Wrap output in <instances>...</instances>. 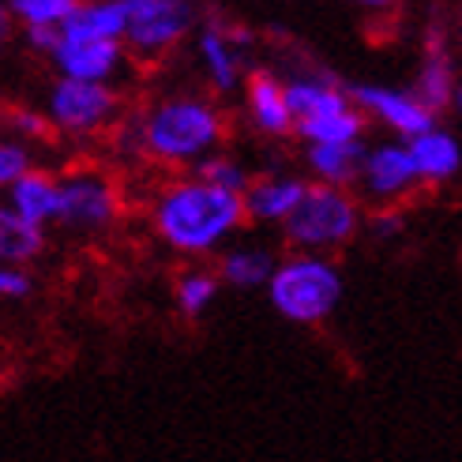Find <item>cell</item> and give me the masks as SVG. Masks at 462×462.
Listing matches in <instances>:
<instances>
[{
	"label": "cell",
	"instance_id": "1",
	"mask_svg": "<svg viewBox=\"0 0 462 462\" xmlns=\"http://www.w3.org/2000/svg\"><path fill=\"white\" fill-rule=\"evenodd\" d=\"M151 234L184 260L222 256L248 226L245 196L215 189L196 173L166 180L151 199Z\"/></svg>",
	"mask_w": 462,
	"mask_h": 462
},
{
	"label": "cell",
	"instance_id": "2",
	"mask_svg": "<svg viewBox=\"0 0 462 462\" xmlns=\"http://www.w3.org/2000/svg\"><path fill=\"white\" fill-rule=\"evenodd\" d=\"M226 135H229V121L222 106L203 95H192V90L158 98L132 125V143L143 158L189 173L203 158L222 151Z\"/></svg>",
	"mask_w": 462,
	"mask_h": 462
},
{
	"label": "cell",
	"instance_id": "3",
	"mask_svg": "<svg viewBox=\"0 0 462 462\" xmlns=\"http://www.w3.org/2000/svg\"><path fill=\"white\" fill-rule=\"evenodd\" d=\"M267 301L286 323L297 328H319L335 316V309L346 297L342 267L331 256H312V252H290L279 260L271 282H267Z\"/></svg>",
	"mask_w": 462,
	"mask_h": 462
},
{
	"label": "cell",
	"instance_id": "4",
	"mask_svg": "<svg viewBox=\"0 0 462 462\" xmlns=\"http://www.w3.org/2000/svg\"><path fill=\"white\" fill-rule=\"evenodd\" d=\"M286 98L293 109V135L309 143H365L368 117L328 72H301L286 79Z\"/></svg>",
	"mask_w": 462,
	"mask_h": 462
},
{
	"label": "cell",
	"instance_id": "5",
	"mask_svg": "<svg viewBox=\"0 0 462 462\" xmlns=\"http://www.w3.org/2000/svg\"><path fill=\"white\" fill-rule=\"evenodd\" d=\"M365 229L361 196L350 189H328V184H309L301 207L282 226V237L293 252H312V256H331L335 248H346Z\"/></svg>",
	"mask_w": 462,
	"mask_h": 462
},
{
	"label": "cell",
	"instance_id": "6",
	"mask_svg": "<svg viewBox=\"0 0 462 462\" xmlns=\"http://www.w3.org/2000/svg\"><path fill=\"white\" fill-rule=\"evenodd\" d=\"M125 12H128L125 50L128 57L143 64L166 60L189 38H196L203 23L196 0H125Z\"/></svg>",
	"mask_w": 462,
	"mask_h": 462
},
{
	"label": "cell",
	"instance_id": "7",
	"mask_svg": "<svg viewBox=\"0 0 462 462\" xmlns=\"http://www.w3.org/2000/svg\"><path fill=\"white\" fill-rule=\"evenodd\" d=\"M125 215L121 189L106 170L98 166H72L60 173V211L57 229L76 237H98L109 234Z\"/></svg>",
	"mask_w": 462,
	"mask_h": 462
},
{
	"label": "cell",
	"instance_id": "8",
	"mask_svg": "<svg viewBox=\"0 0 462 462\" xmlns=\"http://www.w3.org/2000/svg\"><path fill=\"white\" fill-rule=\"evenodd\" d=\"M125 98L113 83H83V79H53L45 95V117L50 128L68 140H90L121 121Z\"/></svg>",
	"mask_w": 462,
	"mask_h": 462
},
{
	"label": "cell",
	"instance_id": "9",
	"mask_svg": "<svg viewBox=\"0 0 462 462\" xmlns=\"http://www.w3.org/2000/svg\"><path fill=\"white\" fill-rule=\"evenodd\" d=\"M248 50H252V31L237 27L229 19H203L196 31V60L207 87L215 95H234L248 79Z\"/></svg>",
	"mask_w": 462,
	"mask_h": 462
},
{
	"label": "cell",
	"instance_id": "10",
	"mask_svg": "<svg viewBox=\"0 0 462 462\" xmlns=\"http://www.w3.org/2000/svg\"><path fill=\"white\" fill-rule=\"evenodd\" d=\"M421 184L425 180L418 173L410 143L391 135V140L368 147L361 177H357V196L373 207H399L413 192H421Z\"/></svg>",
	"mask_w": 462,
	"mask_h": 462
},
{
	"label": "cell",
	"instance_id": "11",
	"mask_svg": "<svg viewBox=\"0 0 462 462\" xmlns=\"http://www.w3.org/2000/svg\"><path fill=\"white\" fill-rule=\"evenodd\" d=\"M350 98L361 106L368 121H376L380 128L395 135V140H406V143L432 128H440V117H436L432 109H425L413 90H402V87L357 83V87H350Z\"/></svg>",
	"mask_w": 462,
	"mask_h": 462
},
{
	"label": "cell",
	"instance_id": "12",
	"mask_svg": "<svg viewBox=\"0 0 462 462\" xmlns=\"http://www.w3.org/2000/svg\"><path fill=\"white\" fill-rule=\"evenodd\" d=\"M125 42L109 38H87L60 31L57 50L50 53V64L60 79H83V83H113L125 72Z\"/></svg>",
	"mask_w": 462,
	"mask_h": 462
},
{
	"label": "cell",
	"instance_id": "13",
	"mask_svg": "<svg viewBox=\"0 0 462 462\" xmlns=\"http://www.w3.org/2000/svg\"><path fill=\"white\" fill-rule=\"evenodd\" d=\"M241 90H245V113L260 135H267V140L293 135V109L286 98V79L267 72V68H252Z\"/></svg>",
	"mask_w": 462,
	"mask_h": 462
},
{
	"label": "cell",
	"instance_id": "14",
	"mask_svg": "<svg viewBox=\"0 0 462 462\" xmlns=\"http://www.w3.org/2000/svg\"><path fill=\"white\" fill-rule=\"evenodd\" d=\"M309 184L312 180L297 177V173H279V170L252 177L248 192H245L248 222H256V226H279L282 229L290 222V215L301 207Z\"/></svg>",
	"mask_w": 462,
	"mask_h": 462
},
{
	"label": "cell",
	"instance_id": "15",
	"mask_svg": "<svg viewBox=\"0 0 462 462\" xmlns=\"http://www.w3.org/2000/svg\"><path fill=\"white\" fill-rule=\"evenodd\" d=\"M413 95L425 109H432L436 117L448 113L455 106V90H458V79H455V64H451V53L440 34H432L425 42V57H421V68L413 76Z\"/></svg>",
	"mask_w": 462,
	"mask_h": 462
},
{
	"label": "cell",
	"instance_id": "16",
	"mask_svg": "<svg viewBox=\"0 0 462 462\" xmlns=\"http://www.w3.org/2000/svg\"><path fill=\"white\" fill-rule=\"evenodd\" d=\"M5 203L15 215H23L27 222L50 229L57 226V211H60V173L50 170H27L12 189L5 192Z\"/></svg>",
	"mask_w": 462,
	"mask_h": 462
},
{
	"label": "cell",
	"instance_id": "17",
	"mask_svg": "<svg viewBox=\"0 0 462 462\" xmlns=\"http://www.w3.org/2000/svg\"><path fill=\"white\" fill-rule=\"evenodd\" d=\"M274 267H279V256L256 241H234L222 256H218V279L229 290H267Z\"/></svg>",
	"mask_w": 462,
	"mask_h": 462
},
{
	"label": "cell",
	"instance_id": "18",
	"mask_svg": "<svg viewBox=\"0 0 462 462\" xmlns=\"http://www.w3.org/2000/svg\"><path fill=\"white\" fill-rule=\"evenodd\" d=\"M365 143H309L305 166L312 184H328V189H357V177L365 166Z\"/></svg>",
	"mask_w": 462,
	"mask_h": 462
},
{
	"label": "cell",
	"instance_id": "19",
	"mask_svg": "<svg viewBox=\"0 0 462 462\" xmlns=\"http://www.w3.org/2000/svg\"><path fill=\"white\" fill-rule=\"evenodd\" d=\"M410 151H413V162H418V173L425 184H448L462 173V143L444 125L418 135V140H410Z\"/></svg>",
	"mask_w": 462,
	"mask_h": 462
},
{
	"label": "cell",
	"instance_id": "20",
	"mask_svg": "<svg viewBox=\"0 0 462 462\" xmlns=\"http://www.w3.org/2000/svg\"><path fill=\"white\" fill-rule=\"evenodd\" d=\"M50 248V234L42 226L27 222L15 215L12 207L0 199V263H15V267H31L34 260L45 256Z\"/></svg>",
	"mask_w": 462,
	"mask_h": 462
},
{
	"label": "cell",
	"instance_id": "21",
	"mask_svg": "<svg viewBox=\"0 0 462 462\" xmlns=\"http://www.w3.org/2000/svg\"><path fill=\"white\" fill-rule=\"evenodd\" d=\"M222 279L215 267H184L173 279V305L184 319H199L218 301Z\"/></svg>",
	"mask_w": 462,
	"mask_h": 462
},
{
	"label": "cell",
	"instance_id": "22",
	"mask_svg": "<svg viewBox=\"0 0 462 462\" xmlns=\"http://www.w3.org/2000/svg\"><path fill=\"white\" fill-rule=\"evenodd\" d=\"M68 34H87V38H109V42H125L128 31V12L125 0H83L72 23L64 27Z\"/></svg>",
	"mask_w": 462,
	"mask_h": 462
},
{
	"label": "cell",
	"instance_id": "23",
	"mask_svg": "<svg viewBox=\"0 0 462 462\" xmlns=\"http://www.w3.org/2000/svg\"><path fill=\"white\" fill-rule=\"evenodd\" d=\"M83 0H8V8L23 31H64Z\"/></svg>",
	"mask_w": 462,
	"mask_h": 462
},
{
	"label": "cell",
	"instance_id": "24",
	"mask_svg": "<svg viewBox=\"0 0 462 462\" xmlns=\"http://www.w3.org/2000/svg\"><path fill=\"white\" fill-rule=\"evenodd\" d=\"M192 173H196L199 180H207V184H215V189L237 192V196H245L248 184H252V173L245 170V162H241L237 154H229V151H218V154H211V158H203Z\"/></svg>",
	"mask_w": 462,
	"mask_h": 462
},
{
	"label": "cell",
	"instance_id": "25",
	"mask_svg": "<svg viewBox=\"0 0 462 462\" xmlns=\"http://www.w3.org/2000/svg\"><path fill=\"white\" fill-rule=\"evenodd\" d=\"M27 170H31V147L12 140V135H0V192H8Z\"/></svg>",
	"mask_w": 462,
	"mask_h": 462
},
{
	"label": "cell",
	"instance_id": "26",
	"mask_svg": "<svg viewBox=\"0 0 462 462\" xmlns=\"http://www.w3.org/2000/svg\"><path fill=\"white\" fill-rule=\"evenodd\" d=\"M5 121H8V135L12 140H38V135H45V132H53L50 128V117L45 113H38V109H27V106H12L8 113H5Z\"/></svg>",
	"mask_w": 462,
	"mask_h": 462
},
{
	"label": "cell",
	"instance_id": "27",
	"mask_svg": "<svg viewBox=\"0 0 462 462\" xmlns=\"http://www.w3.org/2000/svg\"><path fill=\"white\" fill-rule=\"evenodd\" d=\"M34 293V274L27 267L0 263V301H27Z\"/></svg>",
	"mask_w": 462,
	"mask_h": 462
},
{
	"label": "cell",
	"instance_id": "28",
	"mask_svg": "<svg viewBox=\"0 0 462 462\" xmlns=\"http://www.w3.org/2000/svg\"><path fill=\"white\" fill-rule=\"evenodd\" d=\"M402 229H406V222H402V215L395 211V207H380V215L368 218V234H373L376 241H395Z\"/></svg>",
	"mask_w": 462,
	"mask_h": 462
},
{
	"label": "cell",
	"instance_id": "29",
	"mask_svg": "<svg viewBox=\"0 0 462 462\" xmlns=\"http://www.w3.org/2000/svg\"><path fill=\"white\" fill-rule=\"evenodd\" d=\"M23 42L31 45L34 53H42V57H50L53 50H57V42H60V31H23Z\"/></svg>",
	"mask_w": 462,
	"mask_h": 462
},
{
	"label": "cell",
	"instance_id": "30",
	"mask_svg": "<svg viewBox=\"0 0 462 462\" xmlns=\"http://www.w3.org/2000/svg\"><path fill=\"white\" fill-rule=\"evenodd\" d=\"M12 27H15V15L8 8V0H0V50H5V42L12 38Z\"/></svg>",
	"mask_w": 462,
	"mask_h": 462
},
{
	"label": "cell",
	"instance_id": "31",
	"mask_svg": "<svg viewBox=\"0 0 462 462\" xmlns=\"http://www.w3.org/2000/svg\"><path fill=\"white\" fill-rule=\"evenodd\" d=\"M357 8H368V12H383V8H391V5H399V0H354Z\"/></svg>",
	"mask_w": 462,
	"mask_h": 462
},
{
	"label": "cell",
	"instance_id": "32",
	"mask_svg": "<svg viewBox=\"0 0 462 462\" xmlns=\"http://www.w3.org/2000/svg\"><path fill=\"white\" fill-rule=\"evenodd\" d=\"M455 109H458V117H462V79H458V90H455Z\"/></svg>",
	"mask_w": 462,
	"mask_h": 462
}]
</instances>
